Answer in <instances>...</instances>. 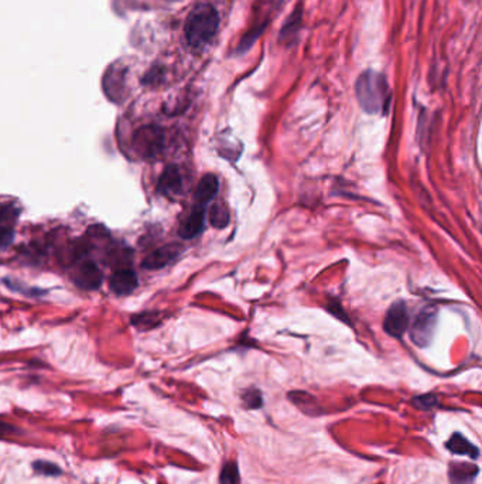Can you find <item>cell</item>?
I'll return each instance as SVG.
<instances>
[{
  "label": "cell",
  "mask_w": 482,
  "mask_h": 484,
  "mask_svg": "<svg viewBox=\"0 0 482 484\" xmlns=\"http://www.w3.org/2000/svg\"><path fill=\"white\" fill-rule=\"evenodd\" d=\"M17 434V428H15L10 424H6L3 421H0V438H6Z\"/></svg>",
  "instance_id": "cell-23"
},
{
  "label": "cell",
  "mask_w": 482,
  "mask_h": 484,
  "mask_svg": "<svg viewBox=\"0 0 482 484\" xmlns=\"http://www.w3.org/2000/svg\"><path fill=\"white\" fill-rule=\"evenodd\" d=\"M183 252V247L180 244H167L156 249L143 261V268L146 269H162L170 263H173Z\"/></svg>",
  "instance_id": "cell-6"
},
{
  "label": "cell",
  "mask_w": 482,
  "mask_h": 484,
  "mask_svg": "<svg viewBox=\"0 0 482 484\" xmlns=\"http://www.w3.org/2000/svg\"><path fill=\"white\" fill-rule=\"evenodd\" d=\"M447 449L455 455H467L469 457L476 459L479 456V450L476 446L469 443L461 434H454L451 439L447 442Z\"/></svg>",
  "instance_id": "cell-12"
},
{
  "label": "cell",
  "mask_w": 482,
  "mask_h": 484,
  "mask_svg": "<svg viewBox=\"0 0 482 484\" xmlns=\"http://www.w3.org/2000/svg\"><path fill=\"white\" fill-rule=\"evenodd\" d=\"M409 324H410V317H409L406 303L396 302L395 305H392L386 313L385 323H383L386 333L399 338L406 333V330L409 329Z\"/></svg>",
  "instance_id": "cell-5"
},
{
  "label": "cell",
  "mask_w": 482,
  "mask_h": 484,
  "mask_svg": "<svg viewBox=\"0 0 482 484\" xmlns=\"http://www.w3.org/2000/svg\"><path fill=\"white\" fill-rule=\"evenodd\" d=\"M302 20H303V9H300V6H299V8L293 12V15L288 19L286 25L283 26L279 40H281L282 43H285V44L292 43L293 37L299 34V29H300Z\"/></svg>",
  "instance_id": "cell-14"
},
{
  "label": "cell",
  "mask_w": 482,
  "mask_h": 484,
  "mask_svg": "<svg viewBox=\"0 0 482 484\" xmlns=\"http://www.w3.org/2000/svg\"><path fill=\"white\" fill-rule=\"evenodd\" d=\"M220 27V15L210 4H202L192 9L187 18L184 33L188 44L201 48L208 44L217 34Z\"/></svg>",
  "instance_id": "cell-2"
},
{
  "label": "cell",
  "mask_w": 482,
  "mask_h": 484,
  "mask_svg": "<svg viewBox=\"0 0 482 484\" xmlns=\"http://www.w3.org/2000/svg\"><path fill=\"white\" fill-rule=\"evenodd\" d=\"M478 467L474 464H455L450 467V477L455 484H469L478 474Z\"/></svg>",
  "instance_id": "cell-13"
},
{
  "label": "cell",
  "mask_w": 482,
  "mask_h": 484,
  "mask_svg": "<svg viewBox=\"0 0 482 484\" xmlns=\"http://www.w3.org/2000/svg\"><path fill=\"white\" fill-rule=\"evenodd\" d=\"M210 223L214 228L222 230L225 227H228L229 221H231V216H229V210L227 207L221 202H217L214 205H211V210H210Z\"/></svg>",
  "instance_id": "cell-15"
},
{
  "label": "cell",
  "mask_w": 482,
  "mask_h": 484,
  "mask_svg": "<svg viewBox=\"0 0 482 484\" xmlns=\"http://www.w3.org/2000/svg\"><path fill=\"white\" fill-rule=\"evenodd\" d=\"M183 188V176L177 166H167L159 180L157 190L163 195L173 197L177 195Z\"/></svg>",
  "instance_id": "cell-10"
},
{
  "label": "cell",
  "mask_w": 482,
  "mask_h": 484,
  "mask_svg": "<svg viewBox=\"0 0 482 484\" xmlns=\"http://www.w3.org/2000/svg\"><path fill=\"white\" fill-rule=\"evenodd\" d=\"M137 276L130 269L116 270L109 279V288L119 296L130 295L137 288Z\"/></svg>",
  "instance_id": "cell-8"
},
{
  "label": "cell",
  "mask_w": 482,
  "mask_h": 484,
  "mask_svg": "<svg viewBox=\"0 0 482 484\" xmlns=\"http://www.w3.org/2000/svg\"><path fill=\"white\" fill-rule=\"evenodd\" d=\"M74 282L87 291L98 289L102 284V272L97 263L87 261L80 265L78 270L74 275Z\"/></svg>",
  "instance_id": "cell-7"
},
{
  "label": "cell",
  "mask_w": 482,
  "mask_h": 484,
  "mask_svg": "<svg viewBox=\"0 0 482 484\" xmlns=\"http://www.w3.org/2000/svg\"><path fill=\"white\" fill-rule=\"evenodd\" d=\"M243 401L248 408H260L262 406V394L257 389H249L243 394Z\"/></svg>",
  "instance_id": "cell-20"
},
{
  "label": "cell",
  "mask_w": 482,
  "mask_h": 484,
  "mask_svg": "<svg viewBox=\"0 0 482 484\" xmlns=\"http://www.w3.org/2000/svg\"><path fill=\"white\" fill-rule=\"evenodd\" d=\"M205 224V209L204 207L195 205L190 216L185 219V221L180 227V237L184 240L195 238L201 234Z\"/></svg>",
  "instance_id": "cell-11"
},
{
  "label": "cell",
  "mask_w": 482,
  "mask_h": 484,
  "mask_svg": "<svg viewBox=\"0 0 482 484\" xmlns=\"http://www.w3.org/2000/svg\"><path fill=\"white\" fill-rule=\"evenodd\" d=\"M239 483V470L236 463L229 462L221 471V484H238Z\"/></svg>",
  "instance_id": "cell-18"
},
{
  "label": "cell",
  "mask_w": 482,
  "mask_h": 484,
  "mask_svg": "<svg viewBox=\"0 0 482 484\" xmlns=\"http://www.w3.org/2000/svg\"><path fill=\"white\" fill-rule=\"evenodd\" d=\"M33 469L41 476H59L61 473L59 467L50 462H34Z\"/></svg>",
  "instance_id": "cell-19"
},
{
  "label": "cell",
  "mask_w": 482,
  "mask_h": 484,
  "mask_svg": "<svg viewBox=\"0 0 482 484\" xmlns=\"http://www.w3.org/2000/svg\"><path fill=\"white\" fill-rule=\"evenodd\" d=\"M413 402L418 405V408L430 409V408H433L437 403V398L433 396V395H423V396H419L416 399H413Z\"/></svg>",
  "instance_id": "cell-22"
},
{
  "label": "cell",
  "mask_w": 482,
  "mask_h": 484,
  "mask_svg": "<svg viewBox=\"0 0 482 484\" xmlns=\"http://www.w3.org/2000/svg\"><path fill=\"white\" fill-rule=\"evenodd\" d=\"M159 313H153V312H146V313H142L139 316H134L133 317V324L136 327H139L142 330H146V329H150L153 327L157 321H159Z\"/></svg>",
  "instance_id": "cell-17"
},
{
  "label": "cell",
  "mask_w": 482,
  "mask_h": 484,
  "mask_svg": "<svg viewBox=\"0 0 482 484\" xmlns=\"http://www.w3.org/2000/svg\"><path fill=\"white\" fill-rule=\"evenodd\" d=\"M15 240V233L12 228H0V249L9 247Z\"/></svg>",
  "instance_id": "cell-21"
},
{
  "label": "cell",
  "mask_w": 482,
  "mask_h": 484,
  "mask_svg": "<svg viewBox=\"0 0 482 484\" xmlns=\"http://www.w3.org/2000/svg\"><path fill=\"white\" fill-rule=\"evenodd\" d=\"M220 191V180L215 174H205L198 186L197 190L194 193V198H195V205L199 207H205L211 202V200L218 194Z\"/></svg>",
  "instance_id": "cell-9"
},
{
  "label": "cell",
  "mask_w": 482,
  "mask_h": 484,
  "mask_svg": "<svg viewBox=\"0 0 482 484\" xmlns=\"http://www.w3.org/2000/svg\"><path fill=\"white\" fill-rule=\"evenodd\" d=\"M19 217V210L15 205L0 207V228H12V224Z\"/></svg>",
  "instance_id": "cell-16"
},
{
  "label": "cell",
  "mask_w": 482,
  "mask_h": 484,
  "mask_svg": "<svg viewBox=\"0 0 482 484\" xmlns=\"http://www.w3.org/2000/svg\"><path fill=\"white\" fill-rule=\"evenodd\" d=\"M355 92L361 108L368 113H381L388 109L390 101V88L383 74L367 70L355 84Z\"/></svg>",
  "instance_id": "cell-1"
},
{
  "label": "cell",
  "mask_w": 482,
  "mask_h": 484,
  "mask_svg": "<svg viewBox=\"0 0 482 484\" xmlns=\"http://www.w3.org/2000/svg\"><path fill=\"white\" fill-rule=\"evenodd\" d=\"M164 146V133L159 126H143L133 137V148L143 159L156 158Z\"/></svg>",
  "instance_id": "cell-3"
},
{
  "label": "cell",
  "mask_w": 482,
  "mask_h": 484,
  "mask_svg": "<svg viewBox=\"0 0 482 484\" xmlns=\"http://www.w3.org/2000/svg\"><path fill=\"white\" fill-rule=\"evenodd\" d=\"M437 324V312L433 309H423L410 329L411 341L419 347H426L434 337Z\"/></svg>",
  "instance_id": "cell-4"
}]
</instances>
